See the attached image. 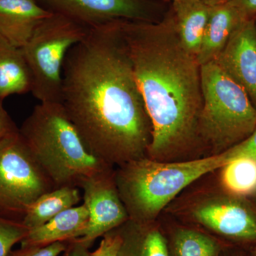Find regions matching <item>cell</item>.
<instances>
[{"mask_svg": "<svg viewBox=\"0 0 256 256\" xmlns=\"http://www.w3.org/2000/svg\"><path fill=\"white\" fill-rule=\"evenodd\" d=\"M118 22L90 28L69 50L60 99L88 149L114 168L148 156L152 140Z\"/></svg>", "mask_w": 256, "mask_h": 256, "instance_id": "1", "label": "cell"}, {"mask_svg": "<svg viewBox=\"0 0 256 256\" xmlns=\"http://www.w3.org/2000/svg\"><path fill=\"white\" fill-rule=\"evenodd\" d=\"M118 25L152 124L148 158L163 162L203 158L198 136L201 65L180 41L172 12L158 22L119 21Z\"/></svg>", "mask_w": 256, "mask_h": 256, "instance_id": "2", "label": "cell"}, {"mask_svg": "<svg viewBox=\"0 0 256 256\" xmlns=\"http://www.w3.org/2000/svg\"><path fill=\"white\" fill-rule=\"evenodd\" d=\"M18 132L56 188L114 168L88 149L60 102L35 106Z\"/></svg>", "mask_w": 256, "mask_h": 256, "instance_id": "3", "label": "cell"}, {"mask_svg": "<svg viewBox=\"0 0 256 256\" xmlns=\"http://www.w3.org/2000/svg\"><path fill=\"white\" fill-rule=\"evenodd\" d=\"M226 162L224 152L174 162L146 156L120 165L114 180L129 220L153 222L184 188Z\"/></svg>", "mask_w": 256, "mask_h": 256, "instance_id": "4", "label": "cell"}, {"mask_svg": "<svg viewBox=\"0 0 256 256\" xmlns=\"http://www.w3.org/2000/svg\"><path fill=\"white\" fill-rule=\"evenodd\" d=\"M203 106L198 136L204 156L222 154L248 138L256 108L246 92L214 62L201 66Z\"/></svg>", "mask_w": 256, "mask_h": 256, "instance_id": "5", "label": "cell"}, {"mask_svg": "<svg viewBox=\"0 0 256 256\" xmlns=\"http://www.w3.org/2000/svg\"><path fill=\"white\" fill-rule=\"evenodd\" d=\"M89 30L72 18L53 12L38 25L23 47L31 75V92L40 102H60L66 56Z\"/></svg>", "mask_w": 256, "mask_h": 256, "instance_id": "6", "label": "cell"}, {"mask_svg": "<svg viewBox=\"0 0 256 256\" xmlns=\"http://www.w3.org/2000/svg\"><path fill=\"white\" fill-rule=\"evenodd\" d=\"M185 220L228 246L256 247V205L250 198L222 188L200 192L182 210Z\"/></svg>", "mask_w": 256, "mask_h": 256, "instance_id": "7", "label": "cell"}, {"mask_svg": "<svg viewBox=\"0 0 256 256\" xmlns=\"http://www.w3.org/2000/svg\"><path fill=\"white\" fill-rule=\"evenodd\" d=\"M55 188L18 130L0 139V216L22 222L28 207Z\"/></svg>", "mask_w": 256, "mask_h": 256, "instance_id": "8", "label": "cell"}, {"mask_svg": "<svg viewBox=\"0 0 256 256\" xmlns=\"http://www.w3.org/2000/svg\"><path fill=\"white\" fill-rule=\"evenodd\" d=\"M47 10L90 28L118 21L158 22L164 14L152 0H38Z\"/></svg>", "mask_w": 256, "mask_h": 256, "instance_id": "9", "label": "cell"}, {"mask_svg": "<svg viewBox=\"0 0 256 256\" xmlns=\"http://www.w3.org/2000/svg\"><path fill=\"white\" fill-rule=\"evenodd\" d=\"M78 188L82 190V204L89 216L87 227L79 238L89 245L129 220L116 186L114 168L82 178Z\"/></svg>", "mask_w": 256, "mask_h": 256, "instance_id": "10", "label": "cell"}, {"mask_svg": "<svg viewBox=\"0 0 256 256\" xmlns=\"http://www.w3.org/2000/svg\"><path fill=\"white\" fill-rule=\"evenodd\" d=\"M214 62L245 90L256 108V18L234 32Z\"/></svg>", "mask_w": 256, "mask_h": 256, "instance_id": "11", "label": "cell"}, {"mask_svg": "<svg viewBox=\"0 0 256 256\" xmlns=\"http://www.w3.org/2000/svg\"><path fill=\"white\" fill-rule=\"evenodd\" d=\"M53 14L38 0H0V34L18 48Z\"/></svg>", "mask_w": 256, "mask_h": 256, "instance_id": "12", "label": "cell"}, {"mask_svg": "<svg viewBox=\"0 0 256 256\" xmlns=\"http://www.w3.org/2000/svg\"><path fill=\"white\" fill-rule=\"evenodd\" d=\"M88 218V212L84 204L72 207L46 224L28 230L20 244L22 246H46L78 238L86 228Z\"/></svg>", "mask_w": 256, "mask_h": 256, "instance_id": "13", "label": "cell"}, {"mask_svg": "<svg viewBox=\"0 0 256 256\" xmlns=\"http://www.w3.org/2000/svg\"><path fill=\"white\" fill-rule=\"evenodd\" d=\"M118 230V256H170L164 230L158 220H128Z\"/></svg>", "mask_w": 256, "mask_h": 256, "instance_id": "14", "label": "cell"}, {"mask_svg": "<svg viewBox=\"0 0 256 256\" xmlns=\"http://www.w3.org/2000/svg\"><path fill=\"white\" fill-rule=\"evenodd\" d=\"M246 20L229 2L210 11L197 60L200 65L214 62L234 32Z\"/></svg>", "mask_w": 256, "mask_h": 256, "instance_id": "15", "label": "cell"}, {"mask_svg": "<svg viewBox=\"0 0 256 256\" xmlns=\"http://www.w3.org/2000/svg\"><path fill=\"white\" fill-rule=\"evenodd\" d=\"M162 226L170 256H220L228 246L195 226L174 224Z\"/></svg>", "mask_w": 256, "mask_h": 256, "instance_id": "16", "label": "cell"}, {"mask_svg": "<svg viewBox=\"0 0 256 256\" xmlns=\"http://www.w3.org/2000/svg\"><path fill=\"white\" fill-rule=\"evenodd\" d=\"M172 1L171 10L180 41L197 58L212 8L200 0Z\"/></svg>", "mask_w": 256, "mask_h": 256, "instance_id": "17", "label": "cell"}, {"mask_svg": "<svg viewBox=\"0 0 256 256\" xmlns=\"http://www.w3.org/2000/svg\"><path fill=\"white\" fill-rule=\"evenodd\" d=\"M32 79L22 48L0 34V98L31 92Z\"/></svg>", "mask_w": 256, "mask_h": 256, "instance_id": "18", "label": "cell"}, {"mask_svg": "<svg viewBox=\"0 0 256 256\" xmlns=\"http://www.w3.org/2000/svg\"><path fill=\"white\" fill-rule=\"evenodd\" d=\"M82 200L78 188L64 186L44 194L28 207L22 220L28 230L36 228L60 212L76 206Z\"/></svg>", "mask_w": 256, "mask_h": 256, "instance_id": "19", "label": "cell"}, {"mask_svg": "<svg viewBox=\"0 0 256 256\" xmlns=\"http://www.w3.org/2000/svg\"><path fill=\"white\" fill-rule=\"evenodd\" d=\"M220 188L236 196L252 198L256 194V162L238 158L220 168Z\"/></svg>", "mask_w": 256, "mask_h": 256, "instance_id": "20", "label": "cell"}, {"mask_svg": "<svg viewBox=\"0 0 256 256\" xmlns=\"http://www.w3.org/2000/svg\"><path fill=\"white\" fill-rule=\"evenodd\" d=\"M28 229L22 222L0 216V256H8L15 244L26 237Z\"/></svg>", "mask_w": 256, "mask_h": 256, "instance_id": "21", "label": "cell"}, {"mask_svg": "<svg viewBox=\"0 0 256 256\" xmlns=\"http://www.w3.org/2000/svg\"><path fill=\"white\" fill-rule=\"evenodd\" d=\"M68 242H56L46 246H26L11 250L8 256H58L63 254Z\"/></svg>", "mask_w": 256, "mask_h": 256, "instance_id": "22", "label": "cell"}, {"mask_svg": "<svg viewBox=\"0 0 256 256\" xmlns=\"http://www.w3.org/2000/svg\"><path fill=\"white\" fill-rule=\"evenodd\" d=\"M224 153L227 162L238 158H246L256 162V128L248 138Z\"/></svg>", "mask_w": 256, "mask_h": 256, "instance_id": "23", "label": "cell"}, {"mask_svg": "<svg viewBox=\"0 0 256 256\" xmlns=\"http://www.w3.org/2000/svg\"><path fill=\"white\" fill-rule=\"evenodd\" d=\"M121 237L118 228L108 232L102 236L98 246L90 256H118Z\"/></svg>", "mask_w": 256, "mask_h": 256, "instance_id": "24", "label": "cell"}, {"mask_svg": "<svg viewBox=\"0 0 256 256\" xmlns=\"http://www.w3.org/2000/svg\"><path fill=\"white\" fill-rule=\"evenodd\" d=\"M67 242L68 245L62 256H90V248L92 246L84 242L79 237L69 240Z\"/></svg>", "mask_w": 256, "mask_h": 256, "instance_id": "25", "label": "cell"}, {"mask_svg": "<svg viewBox=\"0 0 256 256\" xmlns=\"http://www.w3.org/2000/svg\"><path fill=\"white\" fill-rule=\"evenodd\" d=\"M246 20L256 18V0H229Z\"/></svg>", "mask_w": 256, "mask_h": 256, "instance_id": "26", "label": "cell"}, {"mask_svg": "<svg viewBox=\"0 0 256 256\" xmlns=\"http://www.w3.org/2000/svg\"><path fill=\"white\" fill-rule=\"evenodd\" d=\"M0 98V139L15 131L18 130V128L15 126L14 122L2 106Z\"/></svg>", "mask_w": 256, "mask_h": 256, "instance_id": "27", "label": "cell"}, {"mask_svg": "<svg viewBox=\"0 0 256 256\" xmlns=\"http://www.w3.org/2000/svg\"><path fill=\"white\" fill-rule=\"evenodd\" d=\"M220 256H242V249L238 248L228 246L224 249Z\"/></svg>", "mask_w": 256, "mask_h": 256, "instance_id": "28", "label": "cell"}, {"mask_svg": "<svg viewBox=\"0 0 256 256\" xmlns=\"http://www.w3.org/2000/svg\"><path fill=\"white\" fill-rule=\"evenodd\" d=\"M200 1L210 8H214V6L225 4V3L228 2L229 0H200Z\"/></svg>", "mask_w": 256, "mask_h": 256, "instance_id": "29", "label": "cell"}, {"mask_svg": "<svg viewBox=\"0 0 256 256\" xmlns=\"http://www.w3.org/2000/svg\"><path fill=\"white\" fill-rule=\"evenodd\" d=\"M250 252H252V256H256V247L252 248V250H250Z\"/></svg>", "mask_w": 256, "mask_h": 256, "instance_id": "30", "label": "cell"}, {"mask_svg": "<svg viewBox=\"0 0 256 256\" xmlns=\"http://www.w3.org/2000/svg\"><path fill=\"white\" fill-rule=\"evenodd\" d=\"M250 200H252V201L254 202V203H255L256 205V194L255 195H254V196L252 197V198H250Z\"/></svg>", "mask_w": 256, "mask_h": 256, "instance_id": "31", "label": "cell"}]
</instances>
